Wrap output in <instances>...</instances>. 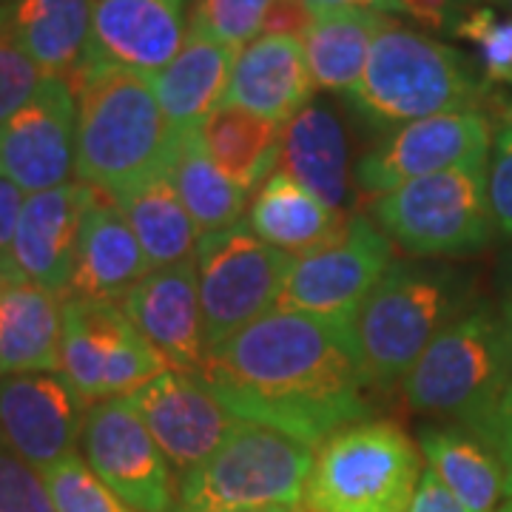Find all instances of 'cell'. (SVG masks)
I'll return each instance as SVG.
<instances>
[{"mask_svg": "<svg viewBox=\"0 0 512 512\" xmlns=\"http://www.w3.org/2000/svg\"><path fill=\"white\" fill-rule=\"evenodd\" d=\"M43 77L46 74L29 60L18 40L6 29V23L0 20V123L35 94Z\"/></svg>", "mask_w": 512, "mask_h": 512, "instance_id": "cell-37", "label": "cell"}, {"mask_svg": "<svg viewBox=\"0 0 512 512\" xmlns=\"http://www.w3.org/2000/svg\"><path fill=\"white\" fill-rule=\"evenodd\" d=\"M80 450L94 476L137 512L177 510V473L126 396L89 404Z\"/></svg>", "mask_w": 512, "mask_h": 512, "instance_id": "cell-12", "label": "cell"}, {"mask_svg": "<svg viewBox=\"0 0 512 512\" xmlns=\"http://www.w3.org/2000/svg\"><path fill=\"white\" fill-rule=\"evenodd\" d=\"M419 478V447L396 421H356L316 447L302 507L308 512H407Z\"/></svg>", "mask_w": 512, "mask_h": 512, "instance_id": "cell-7", "label": "cell"}, {"mask_svg": "<svg viewBox=\"0 0 512 512\" xmlns=\"http://www.w3.org/2000/svg\"><path fill=\"white\" fill-rule=\"evenodd\" d=\"M393 265V245L379 225L350 214L342 237L296 259L274 311L305 313L353 328V319Z\"/></svg>", "mask_w": 512, "mask_h": 512, "instance_id": "cell-11", "label": "cell"}, {"mask_svg": "<svg viewBox=\"0 0 512 512\" xmlns=\"http://www.w3.org/2000/svg\"><path fill=\"white\" fill-rule=\"evenodd\" d=\"M501 328H504V342H507V356H510L512 367V299L504 305V311H501Z\"/></svg>", "mask_w": 512, "mask_h": 512, "instance_id": "cell-43", "label": "cell"}, {"mask_svg": "<svg viewBox=\"0 0 512 512\" xmlns=\"http://www.w3.org/2000/svg\"><path fill=\"white\" fill-rule=\"evenodd\" d=\"M89 191L92 185L69 180L26 197L12 239L15 274L55 291L57 296H66Z\"/></svg>", "mask_w": 512, "mask_h": 512, "instance_id": "cell-20", "label": "cell"}, {"mask_svg": "<svg viewBox=\"0 0 512 512\" xmlns=\"http://www.w3.org/2000/svg\"><path fill=\"white\" fill-rule=\"evenodd\" d=\"M146 274L151 265L120 205L106 191L92 188L80 217L72 282L63 299L117 305Z\"/></svg>", "mask_w": 512, "mask_h": 512, "instance_id": "cell-19", "label": "cell"}, {"mask_svg": "<svg viewBox=\"0 0 512 512\" xmlns=\"http://www.w3.org/2000/svg\"><path fill=\"white\" fill-rule=\"evenodd\" d=\"M453 37L476 52V69L487 89L512 92V18L487 3H473L453 23Z\"/></svg>", "mask_w": 512, "mask_h": 512, "instance_id": "cell-32", "label": "cell"}, {"mask_svg": "<svg viewBox=\"0 0 512 512\" xmlns=\"http://www.w3.org/2000/svg\"><path fill=\"white\" fill-rule=\"evenodd\" d=\"M0 276H3V274H0Z\"/></svg>", "mask_w": 512, "mask_h": 512, "instance_id": "cell-50", "label": "cell"}, {"mask_svg": "<svg viewBox=\"0 0 512 512\" xmlns=\"http://www.w3.org/2000/svg\"><path fill=\"white\" fill-rule=\"evenodd\" d=\"M168 365L114 302L63 299L60 373L89 404L128 396Z\"/></svg>", "mask_w": 512, "mask_h": 512, "instance_id": "cell-10", "label": "cell"}, {"mask_svg": "<svg viewBox=\"0 0 512 512\" xmlns=\"http://www.w3.org/2000/svg\"><path fill=\"white\" fill-rule=\"evenodd\" d=\"M117 305L148 345L163 356L168 370H200L208 345L194 259L151 271Z\"/></svg>", "mask_w": 512, "mask_h": 512, "instance_id": "cell-17", "label": "cell"}, {"mask_svg": "<svg viewBox=\"0 0 512 512\" xmlns=\"http://www.w3.org/2000/svg\"><path fill=\"white\" fill-rule=\"evenodd\" d=\"M126 402L180 476L200 467L239 421L205 387L200 373L183 370H163L151 382L131 390Z\"/></svg>", "mask_w": 512, "mask_h": 512, "instance_id": "cell-16", "label": "cell"}, {"mask_svg": "<svg viewBox=\"0 0 512 512\" xmlns=\"http://www.w3.org/2000/svg\"><path fill=\"white\" fill-rule=\"evenodd\" d=\"M77 97L74 174L117 197L163 171L180 134H171L148 74L92 66L72 83Z\"/></svg>", "mask_w": 512, "mask_h": 512, "instance_id": "cell-2", "label": "cell"}, {"mask_svg": "<svg viewBox=\"0 0 512 512\" xmlns=\"http://www.w3.org/2000/svg\"><path fill=\"white\" fill-rule=\"evenodd\" d=\"M495 512H512V498H507L504 504H498V510Z\"/></svg>", "mask_w": 512, "mask_h": 512, "instance_id": "cell-46", "label": "cell"}, {"mask_svg": "<svg viewBox=\"0 0 512 512\" xmlns=\"http://www.w3.org/2000/svg\"><path fill=\"white\" fill-rule=\"evenodd\" d=\"M487 165H456L373 197L384 237L413 256H467L490 245L495 228Z\"/></svg>", "mask_w": 512, "mask_h": 512, "instance_id": "cell-8", "label": "cell"}, {"mask_svg": "<svg viewBox=\"0 0 512 512\" xmlns=\"http://www.w3.org/2000/svg\"><path fill=\"white\" fill-rule=\"evenodd\" d=\"M26 194L18 185L0 177V274H12V239L18 228L20 211H23Z\"/></svg>", "mask_w": 512, "mask_h": 512, "instance_id": "cell-40", "label": "cell"}, {"mask_svg": "<svg viewBox=\"0 0 512 512\" xmlns=\"http://www.w3.org/2000/svg\"><path fill=\"white\" fill-rule=\"evenodd\" d=\"M63 299L20 274L0 276V376L60 373Z\"/></svg>", "mask_w": 512, "mask_h": 512, "instance_id": "cell-23", "label": "cell"}, {"mask_svg": "<svg viewBox=\"0 0 512 512\" xmlns=\"http://www.w3.org/2000/svg\"><path fill=\"white\" fill-rule=\"evenodd\" d=\"M467 305L470 291L453 271L393 262L353 319L356 353L367 384L387 387L399 382Z\"/></svg>", "mask_w": 512, "mask_h": 512, "instance_id": "cell-5", "label": "cell"}, {"mask_svg": "<svg viewBox=\"0 0 512 512\" xmlns=\"http://www.w3.org/2000/svg\"><path fill=\"white\" fill-rule=\"evenodd\" d=\"M345 225L348 214L325 205L282 168L259 185L248 211V228L256 237L293 259L322 251L342 237Z\"/></svg>", "mask_w": 512, "mask_h": 512, "instance_id": "cell-25", "label": "cell"}, {"mask_svg": "<svg viewBox=\"0 0 512 512\" xmlns=\"http://www.w3.org/2000/svg\"><path fill=\"white\" fill-rule=\"evenodd\" d=\"M271 3L274 0H194L188 32L242 49L259 37Z\"/></svg>", "mask_w": 512, "mask_h": 512, "instance_id": "cell-35", "label": "cell"}, {"mask_svg": "<svg viewBox=\"0 0 512 512\" xmlns=\"http://www.w3.org/2000/svg\"><path fill=\"white\" fill-rule=\"evenodd\" d=\"M40 476L49 487L57 512H137L94 476L92 467L77 453L60 458Z\"/></svg>", "mask_w": 512, "mask_h": 512, "instance_id": "cell-33", "label": "cell"}, {"mask_svg": "<svg viewBox=\"0 0 512 512\" xmlns=\"http://www.w3.org/2000/svg\"><path fill=\"white\" fill-rule=\"evenodd\" d=\"M279 168L311 194L342 208L348 200V134L342 120L319 103H308L282 126Z\"/></svg>", "mask_w": 512, "mask_h": 512, "instance_id": "cell-26", "label": "cell"}, {"mask_svg": "<svg viewBox=\"0 0 512 512\" xmlns=\"http://www.w3.org/2000/svg\"><path fill=\"white\" fill-rule=\"evenodd\" d=\"M0 3H6V0H0Z\"/></svg>", "mask_w": 512, "mask_h": 512, "instance_id": "cell-48", "label": "cell"}, {"mask_svg": "<svg viewBox=\"0 0 512 512\" xmlns=\"http://www.w3.org/2000/svg\"><path fill=\"white\" fill-rule=\"evenodd\" d=\"M0 20L37 69L72 86L89 60L92 0H6Z\"/></svg>", "mask_w": 512, "mask_h": 512, "instance_id": "cell-22", "label": "cell"}, {"mask_svg": "<svg viewBox=\"0 0 512 512\" xmlns=\"http://www.w3.org/2000/svg\"><path fill=\"white\" fill-rule=\"evenodd\" d=\"M313 89L302 40L259 35L239 49L222 106L251 111L285 126L311 103Z\"/></svg>", "mask_w": 512, "mask_h": 512, "instance_id": "cell-21", "label": "cell"}, {"mask_svg": "<svg viewBox=\"0 0 512 512\" xmlns=\"http://www.w3.org/2000/svg\"><path fill=\"white\" fill-rule=\"evenodd\" d=\"M510 382L501 316L476 305L424 348L402 376V393L416 413L458 421L484 441Z\"/></svg>", "mask_w": 512, "mask_h": 512, "instance_id": "cell-4", "label": "cell"}, {"mask_svg": "<svg viewBox=\"0 0 512 512\" xmlns=\"http://www.w3.org/2000/svg\"><path fill=\"white\" fill-rule=\"evenodd\" d=\"M473 3H478V0H473Z\"/></svg>", "mask_w": 512, "mask_h": 512, "instance_id": "cell-49", "label": "cell"}, {"mask_svg": "<svg viewBox=\"0 0 512 512\" xmlns=\"http://www.w3.org/2000/svg\"><path fill=\"white\" fill-rule=\"evenodd\" d=\"M77 97L69 80L43 77L35 94L0 123V177L29 197L74 174Z\"/></svg>", "mask_w": 512, "mask_h": 512, "instance_id": "cell-14", "label": "cell"}, {"mask_svg": "<svg viewBox=\"0 0 512 512\" xmlns=\"http://www.w3.org/2000/svg\"><path fill=\"white\" fill-rule=\"evenodd\" d=\"M316 450L254 421L239 419L228 439L177 484L174 512H231L305 504Z\"/></svg>", "mask_w": 512, "mask_h": 512, "instance_id": "cell-6", "label": "cell"}, {"mask_svg": "<svg viewBox=\"0 0 512 512\" xmlns=\"http://www.w3.org/2000/svg\"><path fill=\"white\" fill-rule=\"evenodd\" d=\"M197 373L231 416L313 450L370 413L353 328L305 313H265L208 350Z\"/></svg>", "mask_w": 512, "mask_h": 512, "instance_id": "cell-1", "label": "cell"}, {"mask_svg": "<svg viewBox=\"0 0 512 512\" xmlns=\"http://www.w3.org/2000/svg\"><path fill=\"white\" fill-rule=\"evenodd\" d=\"M237 55V46L185 32L174 60L151 77L171 134L197 131L211 111L220 109Z\"/></svg>", "mask_w": 512, "mask_h": 512, "instance_id": "cell-24", "label": "cell"}, {"mask_svg": "<svg viewBox=\"0 0 512 512\" xmlns=\"http://www.w3.org/2000/svg\"><path fill=\"white\" fill-rule=\"evenodd\" d=\"M0 512H57L40 470L6 447H0Z\"/></svg>", "mask_w": 512, "mask_h": 512, "instance_id": "cell-36", "label": "cell"}, {"mask_svg": "<svg viewBox=\"0 0 512 512\" xmlns=\"http://www.w3.org/2000/svg\"><path fill=\"white\" fill-rule=\"evenodd\" d=\"M419 453L439 481L473 512H495L504 498V467L490 444L467 427H421Z\"/></svg>", "mask_w": 512, "mask_h": 512, "instance_id": "cell-29", "label": "cell"}, {"mask_svg": "<svg viewBox=\"0 0 512 512\" xmlns=\"http://www.w3.org/2000/svg\"><path fill=\"white\" fill-rule=\"evenodd\" d=\"M200 143L225 177L242 191H254L279 168L282 126L251 111L220 106L205 117Z\"/></svg>", "mask_w": 512, "mask_h": 512, "instance_id": "cell-30", "label": "cell"}, {"mask_svg": "<svg viewBox=\"0 0 512 512\" xmlns=\"http://www.w3.org/2000/svg\"><path fill=\"white\" fill-rule=\"evenodd\" d=\"M484 444H490L498 461H501V467H504V493H507V498H512V382L507 384V390L501 396V404L495 410L493 424L487 430Z\"/></svg>", "mask_w": 512, "mask_h": 512, "instance_id": "cell-39", "label": "cell"}, {"mask_svg": "<svg viewBox=\"0 0 512 512\" xmlns=\"http://www.w3.org/2000/svg\"><path fill=\"white\" fill-rule=\"evenodd\" d=\"M168 177L200 237L239 225L245 214L248 191H242L231 177H225L205 154L200 131H188L177 137V146L168 163Z\"/></svg>", "mask_w": 512, "mask_h": 512, "instance_id": "cell-31", "label": "cell"}, {"mask_svg": "<svg viewBox=\"0 0 512 512\" xmlns=\"http://www.w3.org/2000/svg\"><path fill=\"white\" fill-rule=\"evenodd\" d=\"M185 0H92V43L83 66H111L154 77L185 40ZM80 72V74H83Z\"/></svg>", "mask_w": 512, "mask_h": 512, "instance_id": "cell-18", "label": "cell"}, {"mask_svg": "<svg viewBox=\"0 0 512 512\" xmlns=\"http://www.w3.org/2000/svg\"><path fill=\"white\" fill-rule=\"evenodd\" d=\"M293 262V256L271 248L242 222L202 234L194 265L208 350L274 311Z\"/></svg>", "mask_w": 512, "mask_h": 512, "instance_id": "cell-9", "label": "cell"}, {"mask_svg": "<svg viewBox=\"0 0 512 512\" xmlns=\"http://www.w3.org/2000/svg\"><path fill=\"white\" fill-rule=\"evenodd\" d=\"M490 89L458 49L390 20L348 94L373 126H404L444 111H484Z\"/></svg>", "mask_w": 512, "mask_h": 512, "instance_id": "cell-3", "label": "cell"}, {"mask_svg": "<svg viewBox=\"0 0 512 512\" xmlns=\"http://www.w3.org/2000/svg\"><path fill=\"white\" fill-rule=\"evenodd\" d=\"M313 18L316 15L305 0H274L265 12L259 35H282L302 40L308 35Z\"/></svg>", "mask_w": 512, "mask_h": 512, "instance_id": "cell-38", "label": "cell"}, {"mask_svg": "<svg viewBox=\"0 0 512 512\" xmlns=\"http://www.w3.org/2000/svg\"><path fill=\"white\" fill-rule=\"evenodd\" d=\"M487 103L493 106V148L487 165V194L495 228L512 237V94L490 89Z\"/></svg>", "mask_w": 512, "mask_h": 512, "instance_id": "cell-34", "label": "cell"}, {"mask_svg": "<svg viewBox=\"0 0 512 512\" xmlns=\"http://www.w3.org/2000/svg\"><path fill=\"white\" fill-rule=\"evenodd\" d=\"M316 12H328V9H365V12H382V15H396L399 3L396 0H305Z\"/></svg>", "mask_w": 512, "mask_h": 512, "instance_id": "cell-42", "label": "cell"}, {"mask_svg": "<svg viewBox=\"0 0 512 512\" xmlns=\"http://www.w3.org/2000/svg\"><path fill=\"white\" fill-rule=\"evenodd\" d=\"M510 279H512V256H510Z\"/></svg>", "mask_w": 512, "mask_h": 512, "instance_id": "cell-47", "label": "cell"}, {"mask_svg": "<svg viewBox=\"0 0 512 512\" xmlns=\"http://www.w3.org/2000/svg\"><path fill=\"white\" fill-rule=\"evenodd\" d=\"M86 410L63 373L0 376V447L43 473L77 453Z\"/></svg>", "mask_w": 512, "mask_h": 512, "instance_id": "cell-15", "label": "cell"}, {"mask_svg": "<svg viewBox=\"0 0 512 512\" xmlns=\"http://www.w3.org/2000/svg\"><path fill=\"white\" fill-rule=\"evenodd\" d=\"M407 512H473L464 501H458L456 495L450 493L444 484L439 481V476L427 467L421 470L419 487L413 493V501H410V510Z\"/></svg>", "mask_w": 512, "mask_h": 512, "instance_id": "cell-41", "label": "cell"}, {"mask_svg": "<svg viewBox=\"0 0 512 512\" xmlns=\"http://www.w3.org/2000/svg\"><path fill=\"white\" fill-rule=\"evenodd\" d=\"M493 120L487 111H444L404 123L370 148L356 165V180L370 197L439 174L456 165L490 163Z\"/></svg>", "mask_w": 512, "mask_h": 512, "instance_id": "cell-13", "label": "cell"}, {"mask_svg": "<svg viewBox=\"0 0 512 512\" xmlns=\"http://www.w3.org/2000/svg\"><path fill=\"white\" fill-rule=\"evenodd\" d=\"M231 512H296L288 507H254V510H231Z\"/></svg>", "mask_w": 512, "mask_h": 512, "instance_id": "cell-44", "label": "cell"}, {"mask_svg": "<svg viewBox=\"0 0 512 512\" xmlns=\"http://www.w3.org/2000/svg\"><path fill=\"white\" fill-rule=\"evenodd\" d=\"M111 200L120 205L134 237L140 239L151 271L194 259L200 234L168 177V168L120 191Z\"/></svg>", "mask_w": 512, "mask_h": 512, "instance_id": "cell-28", "label": "cell"}, {"mask_svg": "<svg viewBox=\"0 0 512 512\" xmlns=\"http://www.w3.org/2000/svg\"><path fill=\"white\" fill-rule=\"evenodd\" d=\"M495 3H498V6H501V9H504V12L512 18V0H495Z\"/></svg>", "mask_w": 512, "mask_h": 512, "instance_id": "cell-45", "label": "cell"}, {"mask_svg": "<svg viewBox=\"0 0 512 512\" xmlns=\"http://www.w3.org/2000/svg\"><path fill=\"white\" fill-rule=\"evenodd\" d=\"M390 20V15L365 9L316 12L308 35L302 37L313 86L333 94L353 92L365 74L376 37Z\"/></svg>", "mask_w": 512, "mask_h": 512, "instance_id": "cell-27", "label": "cell"}]
</instances>
